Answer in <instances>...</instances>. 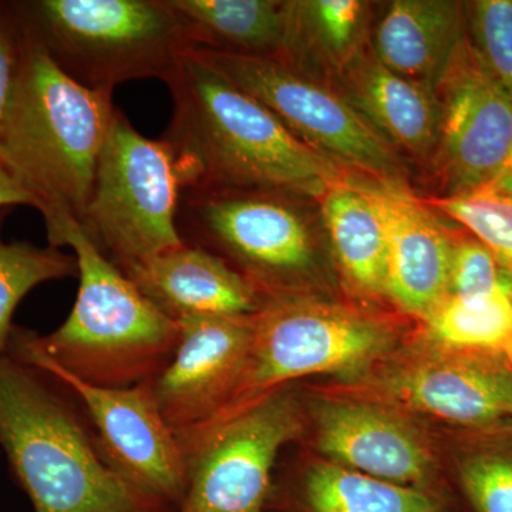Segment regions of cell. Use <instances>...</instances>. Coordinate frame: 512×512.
<instances>
[{
    "label": "cell",
    "instance_id": "13",
    "mask_svg": "<svg viewBox=\"0 0 512 512\" xmlns=\"http://www.w3.org/2000/svg\"><path fill=\"white\" fill-rule=\"evenodd\" d=\"M303 404L313 447L326 461L456 501L436 443L416 417L352 387L312 393Z\"/></svg>",
    "mask_w": 512,
    "mask_h": 512
},
{
    "label": "cell",
    "instance_id": "19",
    "mask_svg": "<svg viewBox=\"0 0 512 512\" xmlns=\"http://www.w3.org/2000/svg\"><path fill=\"white\" fill-rule=\"evenodd\" d=\"M466 33V3L394 0L370 49L387 69L434 92Z\"/></svg>",
    "mask_w": 512,
    "mask_h": 512
},
{
    "label": "cell",
    "instance_id": "16",
    "mask_svg": "<svg viewBox=\"0 0 512 512\" xmlns=\"http://www.w3.org/2000/svg\"><path fill=\"white\" fill-rule=\"evenodd\" d=\"M360 181L386 232V298L424 320L446 298L454 234L406 183Z\"/></svg>",
    "mask_w": 512,
    "mask_h": 512
},
{
    "label": "cell",
    "instance_id": "25",
    "mask_svg": "<svg viewBox=\"0 0 512 512\" xmlns=\"http://www.w3.org/2000/svg\"><path fill=\"white\" fill-rule=\"evenodd\" d=\"M8 208L0 210V356L6 355L12 336L13 315L19 303L37 286L79 274L74 254L60 248L36 247L29 242H6L2 222Z\"/></svg>",
    "mask_w": 512,
    "mask_h": 512
},
{
    "label": "cell",
    "instance_id": "34",
    "mask_svg": "<svg viewBox=\"0 0 512 512\" xmlns=\"http://www.w3.org/2000/svg\"><path fill=\"white\" fill-rule=\"evenodd\" d=\"M266 512H271V511H266Z\"/></svg>",
    "mask_w": 512,
    "mask_h": 512
},
{
    "label": "cell",
    "instance_id": "7",
    "mask_svg": "<svg viewBox=\"0 0 512 512\" xmlns=\"http://www.w3.org/2000/svg\"><path fill=\"white\" fill-rule=\"evenodd\" d=\"M291 192L269 188L184 190L178 231L247 276L265 296L308 292L318 274V244Z\"/></svg>",
    "mask_w": 512,
    "mask_h": 512
},
{
    "label": "cell",
    "instance_id": "35",
    "mask_svg": "<svg viewBox=\"0 0 512 512\" xmlns=\"http://www.w3.org/2000/svg\"><path fill=\"white\" fill-rule=\"evenodd\" d=\"M0 454H2V453H0Z\"/></svg>",
    "mask_w": 512,
    "mask_h": 512
},
{
    "label": "cell",
    "instance_id": "21",
    "mask_svg": "<svg viewBox=\"0 0 512 512\" xmlns=\"http://www.w3.org/2000/svg\"><path fill=\"white\" fill-rule=\"evenodd\" d=\"M319 201L345 284L363 298H386V232L382 215L362 181L349 175Z\"/></svg>",
    "mask_w": 512,
    "mask_h": 512
},
{
    "label": "cell",
    "instance_id": "8",
    "mask_svg": "<svg viewBox=\"0 0 512 512\" xmlns=\"http://www.w3.org/2000/svg\"><path fill=\"white\" fill-rule=\"evenodd\" d=\"M180 198L170 147L138 133L116 109L80 221L86 234L123 271L184 244L177 224Z\"/></svg>",
    "mask_w": 512,
    "mask_h": 512
},
{
    "label": "cell",
    "instance_id": "3",
    "mask_svg": "<svg viewBox=\"0 0 512 512\" xmlns=\"http://www.w3.org/2000/svg\"><path fill=\"white\" fill-rule=\"evenodd\" d=\"M114 113L113 90L77 83L25 30L18 82L0 127V163L45 222L83 220Z\"/></svg>",
    "mask_w": 512,
    "mask_h": 512
},
{
    "label": "cell",
    "instance_id": "1",
    "mask_svg": "<svg viewBox=\"0 0 512 512\" xmlns=\"http://www.w3.org/2000/svg\"><path fill=\"white\" fill-rule=\"evenodd\" d=\"M164 83L174 110L163 141L181 191L269 188L320 198L349 177L342 164L190 52Z\"/></svg>",
    "mask_w": 512,
    "mask_h": 512
},
{
    "label": "cell",
    "instance_id": "30",
    "mask_svg": "<svg viewBox=\"0 0 512 512\" xmlns=\"http://www.w3.org/2000/svg\"><path fill=\"white\" fill-rule=\"evenodd\" d=\"M25 29L13 2H0V127L18 82Z\"/></svg>",
    "mask_w": 512,
    "mask_h": 512
},
{
    "label": "cell",
    "instance_id": "5",
    "mask_svg": "<svg viewBox=\"0 0 512 512\" xmlns=\"http://www.w3.org/2000/svg\"><path fill=\"white\" fill-rule=\"evenodd\" d=\"M13 6L57 67L90 89L165 82L191 50L167 0H15Z\"/></svg>",
    "mask_w": 512,
    "mask_h": 512
},
{
    "label": "cell",
    "instance_id": "24",
    "mask_svg": "<svg viewBox=\"0 0 512 512\" xmlns=\"http://www.w3.org/2000/svg\"><path fill=\"white\" fill-rule=\"evenodd\" d=\"M511 276L500 291L474 298L446 296L423 322L421 335L458 349L504 352L512 340Z\"/></svg>",
    "mask_w": 512,
    "mask_h": 512
},
{
    "label": "cell",
    "instance_id": "28",
    "mask_svg": "<svg viewBox=\"0 0 512 512\" xmlns=\"http://www.w3.org/2000/svg\"><path fill=\"white\" fill-rule=\"evenodd\" d=\"M456 474L468 512H512V454L473 451L458 460Z\"/></svg>",
    "mask_w": 512,
    "mask_h": 512
},
{
    "label": "cell",
    "instance_id": "9",
    "mask_svg": "<svg viewBox=\"0 0 512 512\" xmlns=\"http://www.w3.org/2000/svg\"><path fill=\"white\" fill-rule=\"evenodd\" d=\"M305 431L302 394L289 384L178 434L188 471L178 512L268 511L279 453Z\"/></svg>",
    "mask_w": 512,
    "mask_h": 512
},
{
    "label": "cell",
    "instance_id": "20",
    "mask_svg": "<svg viewBox=\"0 0 512 512\" xmlns=\"http://www.w3.org/2000/svg\"><path fill=\"white\" fill-rule=\"evenodd\" d=\"M271 512H461L441 495L380 480L326 460H311L274 485Z\"/></svg>",
    "mask_w": 512,
    "mask_h": 512
},
{
    "label": "cell",
    "instance_id": "14",
    "mask_svg": "<svg viewBox=\"0 0 512 512\" xmlns=\"http://www.w3.org/2000/svg\"><path fill=\"white\" fill-rule=\"evenodd\" d=\"M439 138L434 173L440 197L473 194L503 167L512 150V100L477 62L466 37L436 89Z\"/></svg>",
    "mask_w": 512,
    "mask_h": 512
},
{
    "label": "cell",
    "instance_id": "29",
    "mask_svg": "<svg viewBox=\"0 0 512 512\" xmlns=\"http://www.w3.org/2000/svg\"><path fill=\"white\" fill-rule=\"evenodd\" d=\"M508 275L483 242L474 235H454L446 296L491 295L507 284Z\"/></svg>",
    "mask_w": 512,
    "mask_h": 512
},
{
    "label": "cell",
    "instance_id": "18",
    "mask_svg": "<svg viewBox=\"0 0 512 512\" xmlns=\"http://www.w3.org/2000/svg\"><path fill=\"white\" fill-rule=\"evenodd\" d=\"M339 92L396 151L433 160L439 103L433 90L387 69L366 46L338 76Z\"/></svg>",
    "mask_w": 512,
    "mask_h": 512
},
{
    "label": "cell",
    "instance_id": "2",
    "mask_svg": "<svg viewBox=\"0 0 512 512\" xmlns=\"http://www.w3.org/2000/svg\"><path fill=\"white\" fill-rule=\"evenodd\" d=\"M0 453L35 512H178L127 481L55 376L0 356Z\"/></svg>",
    "mask_w": 512,
    "mask_h": 512
},
{
    "label": "cell",
    "instance_id": "26",
    "mask_svg": "<svg viewBox=\"0 0 512 512\" xmlns=\"http://www.w3.org/2000/svg\"><path fill=\"white\" fill-rule=\"evenodd\" d=\"M466 23L477 62L512 100V0L466 3Z\"/></svg>",
    "mask_w": 512,
    "mask_h": 512
},
{
    "label": "cell",
    "instance_id": "22",
    "mask_svg": "<svg viewBox=\"0 0 512 512\" xmlns=\"http://www.w3.org/2000/svg\"><path fill=\"white\" fill-rule=\"evenodd\" d=\"M183 22L192 49L248 56H281L285 2L275 0H167Z\"/></svg>",
    "mask_w": 512,
    "mask_h": 512
},
{
    "label": "cell",
    "instance_id": "32",
    "mask_svg": "<svg viewBox=\"0 0 512 512\" xmlns=\"http://www.w3.org/2000/svg\"><path fill=\"white\" fill-rule=\"evenodd\" d=\"M476 192H484V194L495 195V197L512 201V150L503 167L494 175L493 180Z\"/></svg>",
    "mask_w": 512,
    "mask_h": 512
},
{
    "label": "cell",
    "instance_id": "10",
    "mask_svg": "<svg viewBox=\"0 0 512 512\" xmlns=\"http://www.w3.org/2000/svg\"><path fill=\"white\" fill-rule=\"evenodd\" d=\"M190 53L264 104L309 146L373 180L406 183L399 153L335 87L320 83L279 56L208 49H192Z\"/></svg>",
    "mask_w": 512,
    "mask_h": 512
},
{
    "label": "cell",
    "instance_id": "31",
    "mask_svg": "<svg viewBox=\"0 0 512 512\" xmlns=\"http://www.w3.org/2000/svg\"><path fill=\"white\" fill-rule=\"evenodd\" d=\"M18 205H29V207L36 208L35 200L13 180L5 165L0 163V210L2 208L10 210Z\"/></svg>",
    "mask_w": 512,
    "mask_h": 512
},
{
    "label": "cell",
    "instance_id": "4",
    "mask_svg": "<svg viewBox=\"0 0 512 512\" xmlns=\"http://www.w3.org/2000/svg\"><path fill=\"white\" fill-rule=\"evenodd\" d=\"M50 247L77 259L79 291L69 318L30 340L60 369L101 387H131L156 379L173 357L180 326L158 311L69 215L45 222Z\"/></svg>",
    "mask_w": 512,
    "mask_h": 512
},
{
    "label": "cell",
    "instance_id": "27",
    "mask_svg": "<svg viewBox=\"0 0 512 512\" xmlns=\"http://www.w3.org/2000/svg\"><path fill=\"white\" fill-rule=\"evenodd\" d=\"M483 242L512 278V201L484 192L424 200Z\"/></svg>",
    "mask_w": 512,
    "mask_h": 512
},
{
    "label": "cell",
    "instance_id": "17",
    "mask_svg": "<svg viewBox=\"0 0 512 512\" xmlns=\"http://www.w3.org/2000/svg\"><path fill=\"white\" fill-rule=\"evenodd\" d=\"M123 274L174 322L198 316H251L265 295L224 259L184 244L127 266Z\"/></svg>",
    "mask_w": 512,
    "mask_h": 512
},
{
    "label": "cell",
    "instance_id": "15",
    "mask_svg": "<svg viewBox=\"0 0 512 512\" xmlns=\"http://www.w3.org/2000/svg\"><path fill=\"white\" fill-rule=\"evenodd\" d=\"M177 323V348L153 389L178 436L208 426L228 406L247 366L254 315L198 316Z\"/></svg>",
    "mask_w": 512,
    "mask_h": 512
},
{
    "label": "cell",
    "instance_id": "23",
    "mask_svg": "<svg viewBox=\"0 0 512 512\" xmlns=\"http://www.w3.org/2000/svg\"><path fill=\"white\" fill-rule=\"evenodd\" d=\"M282 59L308 72L320 67L338 77L369 46V3L360 0L285 2Z\"/></svg>",
    "mask_w": 512,
    "mask_h": 512
},
{
    "label": "cell",
    "instance_id": "33",
    "mask_svg": "<svg viewBox=\"0 0 512 512\" xmlns=\"http://www.w3.org/2000/svg\"><path fill=\"white\" fill-rule=\"evenodd\" d=\"M510 295H511V299H512V278H511V286H510Z\"/></svg>",
    "mask_w": 512,
    "mask_h": 512
},
{
    "label": "cell",
    "instance_id": "6",
    "mask_svg": "<svg viewBox=\"0 0 512 512\" xmlns=\"http://www.w3.org/2000/svg\"><path fill=\"white\" fill-rule=\"evenodd\" d=\"M400 340L399 320L382 313L323 301L309 292L265 296L254 315L247 366L215 420L303 377L333 375L356 382Z\"/></svg>",
    "mask_w": 512,
    "mask_h": 512
},
{
    "label": "cell",
    "instance_id": "12",
    "mask_svg": "<svg viewBox=\"0 0 512 512\" xmlns=\"http://www.w3.org/2000/svg\"><path fill=\"white\" fill-rule=\"evenodd\" d=\"M8 355L46 370L73 394L104 456L140 490L180 508L188 471L177 434L165 421L154 396L153 380L131 387H101L83 382L50 362L30 340L29 329L15 325Z\"/></svg>",
    "mask_w": 512,
    "mask_h": 512
},
{
    "label": "cell",
    "instance_id": "11",
    "mask_svg": "<svg viewBox=\"0 0 512 512\" xmlns=\"http://www.w3.org/2000/svg\"><path fill=\"white\" fill-rule=\"evenodd\" d=\"M350 387L410 416L458 426L512 416V372L504 352L451 348L423 335L397 346Z\"/></svg>",
    "mask_w": 512,
    "mask_h": 512
}]
</instances>
